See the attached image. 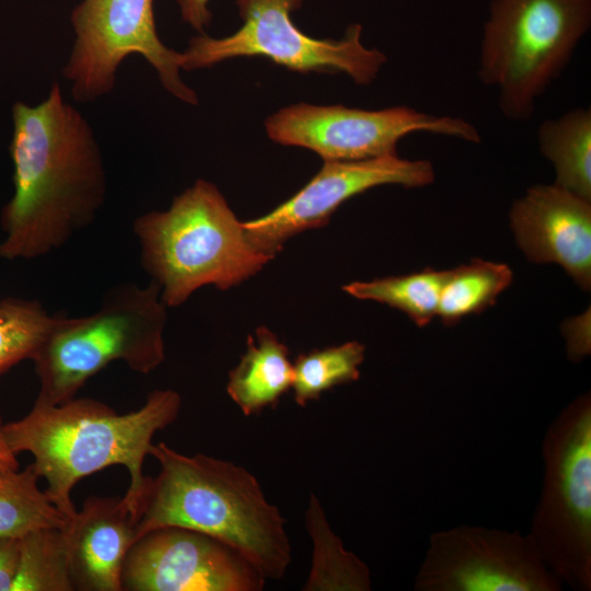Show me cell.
<instances>
[{
  "label": "cell",
  "mask_w": 591,
  "mask_h": 591,
  "mask_svg": "<svg viewBox=\"0 0 591 591\" xmlns=\"http://www.w3.org/2000/svg\"><path fill=\"white\" fill-rule=\"evenodd\" d=\"M13 195L2 207L0 257L34 259L90 225L106 198L94 130L55 82L36 105L12 106Z\"/></svg>",
  "instance_id": "cell-1"
},
{
  "label": "cell",
  "mask_w": 591,
  "mask_h": 591,
  "mask_svg": "<svg viewBox=\"0 0 591 591\" xmlns=\"http://www.w3.org/2000/svg\"><path fill=\"white\" fill-rule=\"evenodd\" d=\"M181 407L182 397L173 390L152 391L140 408L126 414L93 398L34 402L25 416L3 424V433L15 454L33 455L32 464L47 484L45 493L69 519L77 511L70 494L82 478L124 466L130 482L123 499L135 520L149 478L142 466L152 439L176 420Z\"/></svg>",
  "instance_id": "cell-2"
},
{
  "label": "cell",
  "mask_w": 591,
  "mask_h": 591,
  "mask_svg": "<svg viewBox=\"0 0 591 591\" xmlns=\"http://www.w3.org/2000/svg\"><path fill=\"white\" fill-rule=\"evenodd\" d=\"M159 463L148 478L135 519L136 540L163 526L210 535L246 558L268 580L285 577L292 559L286 519L245 467L164 442L153 444Z\"/></svg>",
  "instance_id": "cell-3"
},
{
  "label": "cell",
  "mask_w": 591,
  "mask_h": 591,
  "mask_svg": "<svg viewBox=\"0 0 591 591\" xmlns=\"http://www.w3.org/2000/svg\"><path fill=\"white\" fill-rule=\"evenodd\" d=\"M143 269L166 306L183 304L197 289L228 290L271 260L247 239L218 187L197 179L164 211H150L132 224Z\"/></svg>",
  "instance_id": "cell-4"
},
{
  "label": "cell",
  "mask_w": 591,
  "mask_h": 591,
  "mask_svg": "<svg viewBox=\"0 0 591 591\" xmlns=\"http://www.w3.org/2000/svg\"><path fill=\"white\" fill-rule=\"evenodd\" d=\"M166 308L155 282H124L108 289L90 315L58 314L32 359L39 383L35 402L56 405L76 397L114 361L141 374L155 370L165 359Z\"/></svg>",
  "instance_id": "cell-5"
},
{
  "label": "cell",
  "mask_w": 591,
  "mask_h": 591,
  "mask_svg": "<svg viewBox=\"0 0 591 591\" xmlns=\"http://www.w3.org/2000/svg\"><path fill=\"white\" fill-rule=\"evenodd\" d=\"M591 26V0H491L477 76L510 121H528Z\"/></svg>",
  "instance_id": "cell-6"
},
{
  "label": "cell",
  "mask_w": 591,
  "mask_h": 591,
  "mask_svg": "<svg viewBox=\"0 0 591 591\" xmlns=\"http://www.w3.org/2000/svg\"><path fill=\"white\" fill-rule=\"evenodd\" d=\"M541 496L529 534L547 568L578 591L591 590V395L570 402L542 442Z\"/></svg>",
  "instance_id": "cell-7"
},
{
  "label": "cell",
  "mask_w": 591,
  "mask_h": 591,
  "mask_svg": "<svg viewBox=\"0 0 591 591\" xmlns=\"http://www.w3.org/2000/svg\"><path fill=\"white\" fill-rule=\"evenodd\" d=\"M304 0H235L242 26L232 35L194 36L182 53V69L210 68L236 57H262L291 71L344 72L356 84H370L386 56L363 46L362 27L351 24L340 39H317L298 28L291 13Z\"/></svg>",
  "instance_id": "cell-8"
},
{
  "label": "cell",
  "mask_w": 591,
  "mask_h": 591,
  "mask_svg": "<svg viewBox=\"0 0 591 591\" xmlns=\"http://www.w3.org/2000/svg\"><path fill=\"white\" fill-rule=\"evenodd\" d=\"M70 22L74 40L62 76L77 102H94L111 93L121 62L136 54L154 68L170 94L198 104L196 92L181 77L182 53L159 37L153 0H81Z\"/></svg>",
  "instance_id": "cell-9"
},
{
  "label": "cell",
  "mask_w": 591,
  "mask_h": 591,
  "mask_svg": "<svg viewBox=\"0 0 591 591\" xmlns=\"http://www.w3.org/2000/svg\"><path fill=\"white\" fill-rule=\"evenodd\" d=\"M268 137L282 146L312 150L324 161H356L397 154V143L414 132H428L479 143L470 121L437 116L408 106L369 111L344 105L299 103L267 118Z\"/></svg>",
  "instance_id": "cell-10"
},
{
  "label": "cell",
  "mask_w": 591,
  "mask_h": 591,
  "mask_svg": "<svg viewBox=\"0 0 591 591\" xmlns=\"http://www.w3.org/2000/svg\"><path fill=\"white\" fill-rule=\"evenodd\" d=\"M416 591H559L531 535L477 525L432 533Z\"/></svg>",
  "instance_id": "cell-11"
},
{
  "label": "cell",
  "mask_w": 591,
  "mask_h": 591,
  "mask_svg": "<svg viewBox=\"0 0 591 591\" xmlns=\"http://www.w3.org/2000/svg\"><path fill=\"white\" fill-rule=\"evenodd\" d=\"M434 181L428 160L397 154L356 161H324L321 170L292 197L267 215L243 222L253 246L271 259L292 236L324 227L348 199L382 185L419 188Z\"/></svg>",
  "instance_id": "cell-12"
},
{
  "label": "cell",
  "mask_w": 591,
  "mask_h": 591,
  "mask_svg": "<svg viewBox=\"0 0 591 591\" xmlns=\"http://www.w3.org/2000/svg\"><path fill=\"white\" fill-rule=\"evenodd\" d=\"M265 582L229 545L181 526L159 528L137 538L121 572L126 591H262Z\"/></svg>",
  "instance_id": "cell-13"
},
{
  "label": "cell",
  "mask_w": 591,
  "mask_h": 591,
  "mask_svg": "<svg viewBox=\"0 0 591 591\" xmlns=\"http://www.w3.org/2000/svg\"><path fill=\"white\" fill-rule=\"evenodd\" d=\"M510 224L530 260L558 264L590 289L591 201L556 184L535 185L513 202Z\"/></svg>",
  "instance_id": "cell-14"
},
{
  "label": "cell",
  "mask_w": 591,
  "mask_h": 591,
  "mask_svg": "<svg viewBox=\"0 0 591 591\" xmlns=\"http://www.w3.org/2000/svg\"><path fill=\"white\" fill-rule=\"evenodd\" d=\"M63 534L74 590H123L124 561L136 541L135 520L123 497L86 498Z\"/></svg>",
  "instance_id": "cell-15"
},
{
  "label": "cell",
  "mask_w": 591,
  "mask_h": 591,
  "mask_svg": "<svg viewBox=\"0 0 591 591\" xmlns=\"http://www.w3.org/2000/svg\"><path fill=\"white\" fill-rule=\"evenodd\" d=\"M293 382L289 348L267 327L256 329V341L247 338L245 354L229 373L227 392L243 415L276 406Z\"/></svg>",
  "instance_id": "cell-16"
},
{
  "label": "cell",
  "mask_w": 591,
  "mask_h": 591,
  "mask_svg": "<svg viewBox=\"0 0 591 591\" xmlns=\"http://www.w3.org/2000/svg\"><path fill=\"white\" fill-rule=\"evenodd\" d=\"M537 143L555 169L554 184L591 201V109L577 107L542 121Z\"/></svg>",
  "instance_id": "cell-17"
},
{
  "label": "cell",
  "mask_w": 591,
  "mask_h": 591,
  "mask_svg": "<svg viewBox=\"0 0 591 591\" xmlns=\"http://www.w3.org/2000/svg\"><path fill=\"white\" fill-rule=\"evenodd\" d=\"M305 528L312 540V563L304 591H369L368 566L331 529L324 510L311 494L305 512Z\"/></svg>",
  "instance_id": "cell-18"
},
{
  "label": "cell",
  "mask_w": 591,
  "mask_h": 591,
  "mask_svg": "<svg viewBox=\"0 0 591 591\" xmlns=\"http://www.w3.org/2000/svg\"><path fill=\"white\" fill-rule=\"evenodd\" d=\"M33 464L0 471V537H22L43 528L63 529L70 519L38 487Z\"/></svg>",
  "instance_id": "cell-19"
},
{
  "label": "cell",
  "mask_w": 591,
  "mask_h": 591,
  "mask_svg": "<svg viewBox=\"0 0 591 591\" xmlns=\"http://www.w3.org/2000/svg\"><path fill=\"white\" fill-rule=\"evenodd\" d=\"M512 281L508 265L483 259L447 270L437 315L445 325L483 312Z\"/></svg>",
  "instance_id": "cell-20"
},
{
  "label": "cell",
  "mask_w": 591,
  "mask_h": 591,
  "mask_svg": "<svg viewBox=\"0 0 591 591\" xmlns=\"http://www.w3.org/2000/svg\"><path fill=\"white\" fill-rule=\"evenodd\" d=\"M447 270L431 268L404 276L355 281L343 287L354 298L387 304L407 314L418 326L437 315Z\"/></svg>",
  "instance_id": "cell-21"
},
{
  "label": "cell",
  "mask_w": 591,
  "mask_h": 591,
  "mask_svg": "<svg viewBox=\"0 0 591 591\" xmlns=\"http://www.w3.org/2000/svg\"><path fill=\"white\" fill-rule=\"evenodd\" d=\"M20 561L11 591H73L63 529L43 528L20 537Z\"/></svg>",
  "instance_id": "cell-22"
},
{
  "label": "cell",
  "mask_w": 591,
  "mask_h": 591,
  "mask_svg": "<svg viewBox=\"0 0 591 591\" xmlns=\"http://www.w3.org/2000/svg\"><path fill=\"white\" fill-rule=\"evenodd\" d=\"M364 354V345L357 340L300 354L293 364L294 402L305 407L324 392L357 381Z\"/></svg>",
  "instance_id": "cell-23"
},
{
  "label": "cell",
  "mask_w": 591,
  "mask_h": 591,
  "mask_svg": "<svg viewBox=\"0 0 591 591\" xmlns=\"http://www.w3.org/2000/svg\"><path fill=\"white\" fill-rule=\"evenodd\" d=\"M56 320L36 300L0 301V380L21 361L33 359Z\"/></svg>",
  "instance_id": "cell-24"
},
{
  "label": "cell",
  "mask_w": 591,
  "mask_h": 591,
  "mask_svg": "<svg viewBox=\"0 0 591 591\" xmlns=\"http://www.w3.org/2000/svg\"><path fill=\"white\" fill-rule=\"evenodd\" d=\"M20 537H0V591H11L20 561Z\"/></svg>",
  "instance_id": "cell-25"
},
{
  "label": "cell",
  "mask_w": 591,
  "mask_h": 591,
  "mask_svg": "<svg viewBox=\"0 0 591 591\" xmlns=\"http://www.w3.org/2000/svg\"><path fill=\"white\" fill-rule=\"evenodd\" d=\"M181 18L184 23L205 34V30L211 24L212 12L209 9L210 0H176Z\"/></svg>",
  "instance_id": "cell-26"
},
{
  "label": "cell",
  "mask_w": 591,
  "mask_h": 591,
  "mask_svg": "<svg viewBox=\"0 0 591 591\" xmlns=\"http://www.w3.org/2000/svg\"><path fill=\"white\" fill-rule=\"evenodd\" d=\"M3 420L0 415V471L18 470L19 461L16 455L9 447L3 433Z\"/></svg>",
  "instance_id": "cell-27"
}]
</instances>
